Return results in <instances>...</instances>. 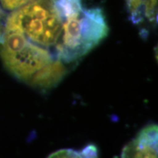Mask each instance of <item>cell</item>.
Instances as JSON below:
<instances>
[{
  "label": "cell",
  "instance_id": "ba28073f",
  "mask_svg": "<svg viewBox=\"0 0 158 158\" xmlns=\"http://www.w3.org/2000/svg\"><path fill=\"white\" fill-rule=\"evenodd\" d=\"M48 157H82V154L81 151H78V150L64 149H59L51 154Z\"/></svg>",
  "mask_w": 158,
  "mask_h": 158
},
{
  "label": "cell",
  "instance_id": "277c9868",
  "mask_svg": "<svg viewBox=\"0 0 158 158\" xmlns=\"http://www.w3.org/2000/svg\"><path fill=\"white\" fill-rule=\"evenodd\" d=\"M157 126L145 127L122 150V157H157Z\"/></svg>",
  "mask_w": 158,
  "mask_h": 158
},
{
  "label": "cell",
  "instance_id": "6da1fadb",
  "mask_svg": "<svg viewBox=\"0 0 158 158\" xmlns=\"http://www.w3.org/2000/svg\"><path fill=\"white\" fill-rule=\"evenodd\" d=\"M0 57L10 73L33 87L48 89L66 76L64 62L48 48L29 41L19 31L5 29Z\"/></svg>",
  "mask_w": 158,
  "mask_h": 158
},
{
  "label": "cell",
  "instance_id": "9c48e42d",
  "mask_svg": "<svg viewBox=\"0 0 158 158\" xmlns=\"http://www.w3.org/2000/svg\"><path fill=\"white\" fill-rule=\"evenodd\" d=\"M82 157H98V149L94 145L89 144L81 150Z\"/></svg>",
  "mask_w": 158,
  "mask_h": 158
},
{
  "label": "cell",
  "instance_id": "8992f818",
  "mask_svg": "<svg viewBox=\"0 0 158 158\" xmlns=\"http://www.w3.org/2000/svg\"><path fill=\"white\" fill-rule=\"evenodd\" d=\"M146 2L147 0H126L130 20L134 24H138L143 21Z\"/></svg>",
  "mask_w": 158,
  "mask_h": 158
},
{
  "label": "cell",
  "instance_id": "52a82bcc",
  "mask_svg": "<svg viewBox=\"0 0 158 158\" xmlns=\"http://www.w3.org/2000/svg\"><path fill=\"white\" fill-rule=\"evenodd\" d=\"M31 0H0V5L5 11H13L22 7Z\"/></svg>",
  "mask_w": 158,
  "mask_h": 158
},
{
  "label": "cell",
  "instance_id": "7a4b0ae2",
  "mask_svg": "<svg viewBox=\"0 0 158 158\" xmlns=\"http://www.w3.org/2000/svg\"><path fill=\"white\" fill-rule=\"evenodd\" d=\"M62 26L54 0H31L7 14L5 29L19 31L29 41L48 49L58 43Z\"/></svg>",
  "mask_w": 158,
  "mask_h": 158
},
{
  "label": "cell",
  "instance_id": "5b68a950",
  "mask_svg": "<svg viewBox=\"0 0 158 158\" xmlns=\"http://www.w3.org/2000/svg\"><path fill=\"white\" fill-rule=\"evenodd\" d=\"M62 22L69 18L78 15L84 10L82 0H54Z\"/></svg>",
  "mask_w": 158,
  "mask_h": 158
},
{
  "label": "cell",
  "instance_id": "3957f363",
  "mask_svg": "<svg viewBox=\"0 0 158 158\" xmlns=\"http://www.w3.org/2000/svg\"><path fill=\"white\" fill-rule=\"evenodd\" d=\"M108 26L100 7L84 9L79 17L77 56L79 59L95 48L108 34Z\"/></svg>",
  "mask_w": 158,
  "mask_h": 158
},
{
  "label": "cell",
  "instance_id": "30bf717a",
  "mask_svg": "<svg viewBox=\"0 0 158 158\" xmlns=\"http://www.w3.org/2000/svg\"><path fill=\"white\" fill-rule=\"evenodd\" d=\"M7 14H8V13H6V11L1 7V5H0V41H1L2 37L4 33L5 21L6 19H7Z\"/></svg>",
  "mask_w": 158,
  "mask_h": 158
}]
</instances>
